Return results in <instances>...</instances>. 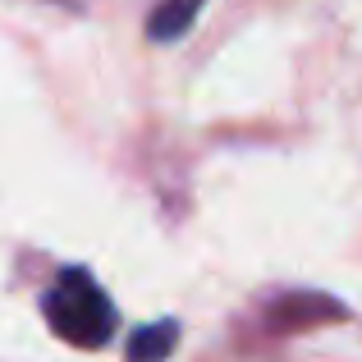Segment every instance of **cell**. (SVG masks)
Instances as JSON below:
<instances>
[{
	"mask_svg": "<svg viewBox=\"0 0 362 362\" xmlns=\"http://www.w3.org/2000/svg\"><path fill=\"white\" fill-rule=\"evenodd\" d=\"M42 317H46V326H51L55 339L97 354V349H106L110 339H115L119 312H115L110 293L97 284V275H92L88 266H64V271L55 275V284L42 293Z\"/></svg>",
	"mask_w": 362,
	"mask_h": 362,
	"instance_id": "6da1fadb",
	"label": "cell"
},
{
	"mask_svg": "<svg viewBox=\"0 0 362 362\" xmlns=\"http://www.w3.org/2000/svg\"><path fill=\"white\" fill-rule=\"evenodd\" d=\"M349 308L326 293H284V298L271 303L266 312V326L275 335H289V330H308V326H326V321H344Z\"/></svg>",
	"mask_w": 362,
	"mask_h": 362,
	"instance_id": "7a4b0ae2",
	"label": "cell"
},
{
	"mask_svg": "<svg viewBox=\"0 0 362 362\" xmlns=\"http://www.w3.org/2000/svg\"><path fill=\"white\" fill-rule=\"evenodd\" d=\"M197 14H202V0H160L147 18V37L160 42V46H170L197 23Z\"/></svg>",
	"mask_w": 362,
	"mask_h": 362,
	"instance_id": "3957f363",
	"label": "cell"
},
{
	"mask_svg": "<svg viewBox=\"0 0 362 362\" xmlns=\"http://www.w3.org/2000/svg\"><path fill=\"white\" fill-rule=\"evenodd\" d=\"M179 344V321H156V326H142L129 339V362H165Z\"/></svg>",
	"mask_w": 362,
	"mask_h": 362,
	"instance_id": "277c9868",
	"label": "cell"
}]
</instances>
